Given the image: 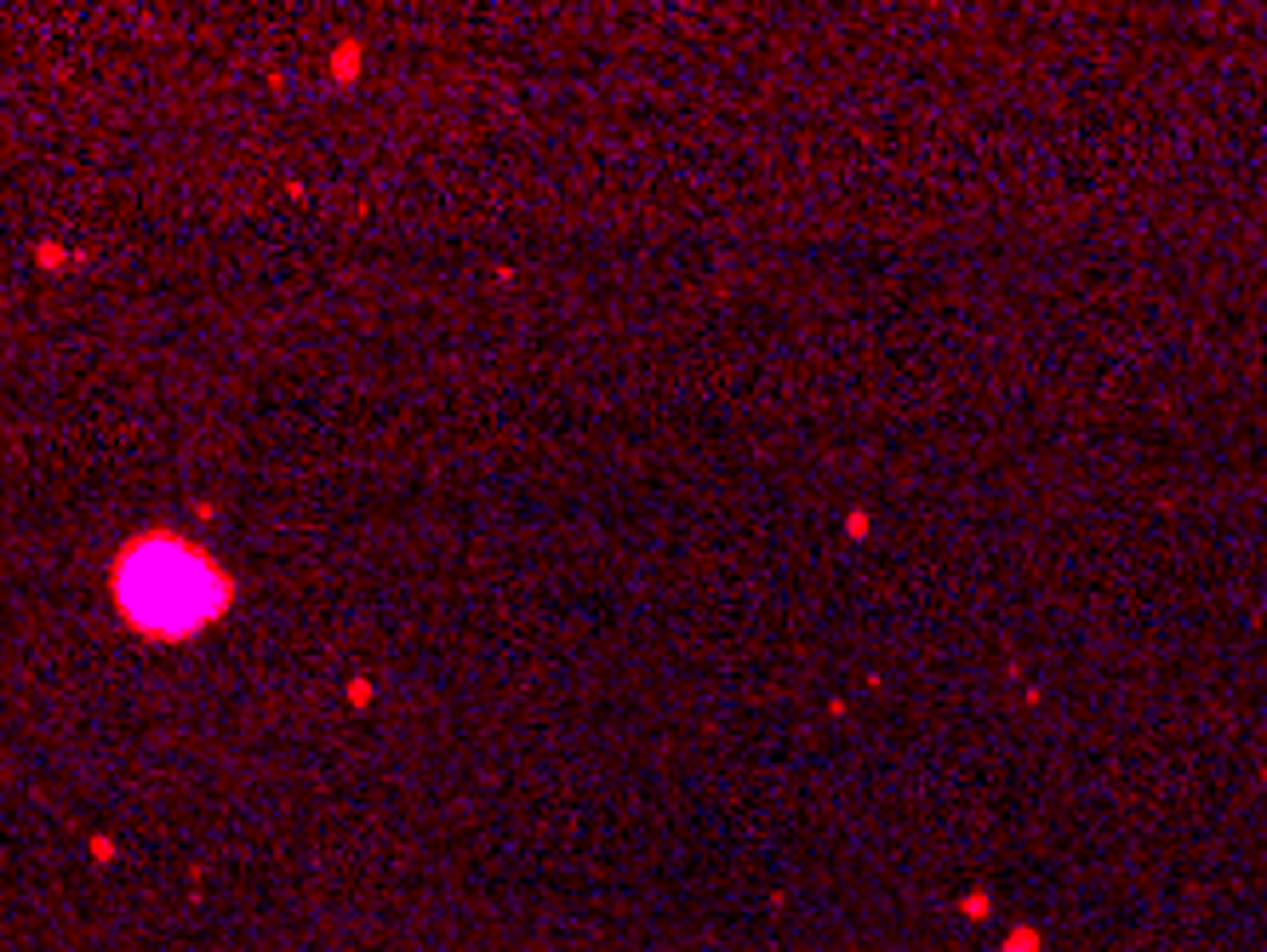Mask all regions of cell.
<instances>
[{
    "label": "cell",
    "instance_id": "1",
    "mask_svg": "<svg viewBox=\"0 0 1267 952\" xmlns=\"http://www.w3.org/2000/svg\"><path fill=\"white\" fill-rule=\"evenodd\" d=\"M120 600L126 616H138L143 628H194L201 616H212V605L223 600V582L206 570V559H194L189 548L171 542H149L138 553H126L120 565Z\"/></svg>",
    "mask_w": 1267,
    "mask_h": 952
}]
</instances>
